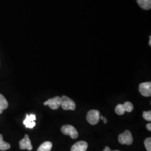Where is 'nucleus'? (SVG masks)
<instances>
[{
    "mask_svg": "<svg viewBox=\"0 0 151 151\" xmlns=\"http://www.w3.org/2000/svg\"><path fill=\"white\" fill-rule=\"evenodd\" d=\"M100 118H101V120H103V122H104V123L105 124H106V123H107L108 120H107V119H106V118L105 117H104L103 116H100Z\"/></svg>",
    "mask_w": 151,
    "mask_h": 151,
    "instance_id": "18",
    "label": "nucleus"
},
{
    "mask_svg": "<svg viewBox=\"0 0 151 151\" xmlns=\"http://www.w3.org/2000/svg\"><path fill=\"white\" fill-rule=\"evenodd\" d=\"M2 112H3V110H2V109H0V114L2 113Z\"/></svg>",
    "mask_w": 151,
    "mask_h": 151,
    "instance_id": "22",
    "label": "nucleus"
},
{
    "mask_svg": "<svg viewBox=\"0 0 151 151\" xmlns=\"http://www.w3.org/2000/svg\"><path fill=\"white\" fill-rule=\"evenodd\" d=\"M146 128L149 131H151V124L148 123L146 125Z\"/></svg>",
    "mask_w": 151,
    "mask_h": 151,
    "instance_id": "19",
    "label": "nucleus"
},
{
    "mask_svg": "<svg viewBox=\"0 0 151 151\" xmlns=\"http://www.w3.org/2000/svg\"><path fill=\"white\" fill-rule=\"evenodd\" d=\"M143 117L147 121L151 122V111H143Z\"/></svg>",
    "mask_w": 151,
    "mask_h": 151,
    "instance_id": "17",
    "label": "nucleus"
},
{
    "mask_svg": "<svg viewBox=\"0 0 151 151\" xmlns=\"http://www.w3.org/2000/svg\"><path fill=\"white\" fill-rule=\"evenodd\" d=\"M123 105H124L125 111H127L128 113H130L133 111V110L134 109V106L132 103H130L129 101H127L124 103Z\"/></svg>",
    "mask_w": 151,
    "mask_h": 151,
    "instance_id": "15",
    "label": "nucleus"
},
{
    "mask_svg": "<svg viewBox=\"0 0 151 151\" xmlns=\"http://www.w3.org/2000/svg\"><path fill=\"white\" fill-rule=\"evenodd\" d=\"M138 5L144 10H150L151 7V0H137Z\"/></svg>",
    "mask_w": 151,
    "mask_h": 151,
    "instance_id": "10",
    "label": "nucleus"
},
{
    "mask_svg": "<svg viewBox=\"0 0 151 151\" xmlns=\"http://www.w3.org/2000/svg\"><path fill=\"white\" fill-rule=\"evenodd\" d=\"M35 120H36V116L34 114H30V115L27 114L26 118L24 120L23 124L25 125V127L27 128L32 129L36 125V123L35 122Z\"/></svg>",
    "mask_w": 151,
    "mask_h": 151,
    "instance_id": "8",
    "label": "nucleus"
},
{
    "mask_svg": "<svg viewBox=\"0 0 151 151\" xmlns=\"http://www.w3.org/2000/svg\"><path fill=\"white\" fill-rule=\"evenodd\" d=\"M145 146L147 151H151V138L150 137L146 138L145 142Z\"/></svg>",
    "mask_w": 151,
    "mask_h": 151,
    "instance_id": "16",
    "label": "nucleus"
},
{
    "mask_svg": "<svg viewBox=\"0 0 151 151\" xmlns=\"http://www.w3.org/2000/svg\"><path fill=\"white\" fill-rule=\"evenodd\" d=\"M139 91L141 95L145 97H150L151 96V83L147 82L142 83L139 86Z\"/></svg>",
    "mask_w": 151,
    "mask_h": 151,
    "instance_id": "5",
    "label": "nucleus"
},
{
    "mask_svg": "<svg viewBox=\"0 0 151 151\" xmlns=\"http://www.w3.org/2000/svg\"><path fill=\"white\" fill-rule=\"evenodd\" d=\"M118 140L122 145H131L133 142V138L129 130H126L124 133L119 135Z\"/></svg>",
    "mask_w": 151,
    "mask_h": 151,
    "instance_id": "2",
    "label": "nucleus"
},
{
    "mask_svg": "<svg viewBox=\"0 0 151 151\" xmlns=\"http://www.w3.org/2000/svg\"><path fill=\"white\" fill-rule=\"evenodd\" d=\"M10 147H11L10 145L4 140L3 136L0 134V150L6 151L10 149Z\"/></svg>",
    "mask_w": 151,
    "mask_h": 151,
    "instance_id": "12",
    "label": "nucleus"
},
{
    "mask_svg": "<svg viewBox=\"0 0 151 151\" xmlns=\"http://www.w3.org/2000/svg\"><path fill=\"white\" fill-rule=\"evenodd\" d=\"M9 106V104L6 99L5 97H4L2 94L0 93V109L2 110H5L7 109Z\"/></svg>",
    "mask_w": 151,
    "mask_h": 151,
    "instance_id": "13",
    "label": "nucleus"
},
{
    "mask_svg": "<svg viewBox=\"0 0 151 151\" xmlns=\"http://www.w3.org/2000/svg\"><path fill=\"white\" fill-rule=\"evenodd\" d=\"M88 144L85 141H79L71 148V151H86Z\"/></svg>",
    "mask_w": 151,
    "mask_h": 151,
    "instance_id": "9",
    "label": "nucleus"
},
{
    "mask_svg": "<svg viewBox=\"0 0 151 151\" xmlns=\"http://www.w3.org/2000/svg\"><path fill=\"white\" fill-rule=\"evenodd\" d=\"M61 132L65 135H70L71 138L76 139L78 137V133L75 128L71 125H65L61 128Z\"/></svg>",
    "mask_w": 151,
    "mask_h": 151,
    "instance_id": "4",
    "label": "nucleus"
},
{
    "mask_svg": "<svg viewBox=\"0 0 151 151\" xmlns=\"http://www.w3.org/2000/svg\"><path fill=\"white\" fill-rule=\"evenodd\" d=\"M119 151V150H114V151Z\"/></svg>",
    "mask_w": 151,
    "mask_h": 151,
    "instance_id": "23",
    "label": "nucleus"
},
{
    "mask_svg": "<svg viewBox=\"0 0 151 151\" xmlns=\"http://www.w3.org/2000/svg\"><path fill=\"white\" fill-rule=\"evenodd\" d=\"M60 106L65 110H75L76 109V104L73 100L70 97L66 96H63L61 97V105Z\"/></svg>",
    "mask_w": 151,
    "mask_h": 151,
    "instance_id": "3",
    "label": "nucleus"
},
{
    "mask_svg": "<svg viewBox=\"0 0 151 151\" xmlns=\"http://www.w3.org/2000/svg\"><path fill=\"white\" fill-rule=\"evenodd\" d=\"M115 111L116 114L122 115L125 113V110L123 104H118L115 109Z\"/></svg>",
    "mask_w": 151,
    "mask_h": 151,
    "instance_id": "14",
    "label": "nucleus"
},
{
    "mask_svg": "<svg viewBox=\"0 0 151 151\" xmlns=\"http://www.w3.org/2000/svg\"><path fill=\"white\" fill-rule=\"evenodd\" d=\"M149 45L151 46V37H150V42H149Z\"/></svg>",
    "mask_w": 151,
    "mask_h": 151,
    "instance_id": "21",
    "label": "nucleus"
},
{
    "mask_svg": "<svg viewBox=\"0 0 151 151\" xmlns=\"http://www.w3.org/2000/svg\"><path fill=\"white\" fill-rule=\"evenodd\" d=\"M19 145L21 150H27L28 151H32V142L27 134H25L24 138L19 142Z\"/></svg>",
    "mask_w": 151,
    "mask_h": 151,
    "instance_id": "7",
    "label": "nucleus"
},
{
    "mask_svg": "<svg viewBox=\"0 0 151 151\" xmlns=\"http://www.w3.org/2000/svg\"><path fill=\"white\" fill-rule=\"evenodd\" d=\"M100 119V113L97 110H91L87 114V120L91 125H94L97 124Z\"/></svg>",
    "mask_w": 151,
    "mask_h": 151,
    "instance_id": "1",
    "label": "nucleus"
},
{
    "mask_svg": "<svg viewBox=\"0 0 151 151\" xmlns=\"http://www.w3.org/2000/svg\"><path fill=\"white\" fill-rule=\"evenodd\" d=\"M44 105H48L49 108L53 110H56L60 108L61 105V97L56 96L50 99L44 103Z\"/></svg>",
    "mask_w": 151,
    "mask_h": 151,
    "instance_id": "6",
    "label": "nucleus"
},
{
    "mask_svg": "<svg viewBox=\"0 0 151 151\" xmlns=\"http://www.w3.org/2000/svg\"><path fill=\"white\" fill-rule=\"evenodd\" d=\"M111 149L109 147H108V146H106V147H105V148L104 149V150L103 151H111Z\"/></svg>",
    "mask_w": 151,
    "mask_h": 151,
    "instance_id": "20",
    "label": "nucleus"
},
{
    "mask_svg": "<svg viewBox=\"0 0 151 151\" xmlns=\"http://www.w3.org/2000/svg\"><path fill=\"white\" fill-rule=\"evenodd\" d=\"M52 143L50 142H45L38 148L37 151H50L52 148Z\"/></svg>",
    "mask_w": 151,
    "mask_h": 151,
    "instance_id": "11",
    "label": "nucleus"
}]
</instances>
